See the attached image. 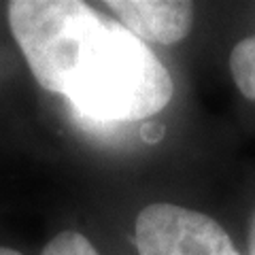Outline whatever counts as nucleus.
<instances>
[{
	"instance_id": "nucleus-6",
	"label": "nucleus",
	"mask_w": 255,
	"mask_h": 255,
	"mask_svg": "<svg viewBox=\"0 0 255 255\" xmlns=\"http://www.w3.org/2000/svg\"><path fill=\"white\" fill-rule=\"evenodd\" d=\"M249 255H255V215L251 219V230H249Z\"/></svg>"
},
{
	"instance_id": "nucleus-5",
	"label": "nucleus",
	"mask_w": 255,
	"mask_h": 255,
	"mask_svg": "<svg viewBox=\"0 0 255 255\" xmlns=\"http://www.w3.org/2000/svg\"><path fill=\"white\" fill-rule=\"evenodd\" d=\"M43 255H98V251L83 234L66 230L45 247Z\"/></svg>"
},
{
	"instance_id": "nucleus-2",
	"label": "nucleus",
	"mask_w": 255,
	"mask_h": 255,
	"mask_svg": "<svg viewBox=\"0 0 255 255\" xmlns=\"http://www.w3.org/2000/svg\"><path fill=\"white\" fill-rule=\"evenodd\" d=\"M138 255H241L213 217L177 204H149L134 223Z\"/></svg>"
},
{
	"instance_id": "nucleus-1",
	"label": "nucleus",
	"mask_w": 255,
	"mask_h": 255,
	"mask_svg": "<svg viewBox=\"0 0 255 255\" xmlns=\"http://www.w3.org/2000/svg\"><path fill=\"white\" fill-rule=\"evenodd\" d=\"M9 26L38 85L96 122H134L172 98L170 73L126 30L77 0H13Z\"/></svg>"
},
{
	"instance_id": "nucleus-3",
	"label": "nucleus",
	"mask_w": 255,
	"mask_h": 255,
	"mask_svg": "<svg viewBox=\"0 0 255 255\" xmlns=\"http://www.w3.org/2000/svg\"><path fill=\"white\" fill-rule=\"evenodd\" d=\"M107 6L142 43L174 45L189 34L194 23V4L179 0H111Z\"/></svg>"
},
{
	"instance_id": "nucleus-4",
	"label": "nucleus",
	"mask_w": 255,
	"mask_h": 255,
	"mask_svg": "<svg viewBox=\"0 0 255 255\" xmlns=\"http://www.w3.org/2000/svg\"><path fill=\"white\" fill-rule=\"evenodd\" d=\"M230 70L245 98L255 100V36L243 38L230 53Z\"/></svg>"
},
{
	"instance_id": "nucleus-7",
	"label": "nucleus",
	"mask_w": 255,
	"mask_h": 255,
	"mask_svg": "<svg viewBox=\"0 0 255 255\" xmlns=\"http://www.w3.org/2000/svg\"><path fill=\"white\" fill-rule=\"evenodd\" d=\"M0 255H21V253L15 249H9V247H0Z\"/></svg>"
}]
</instances>
